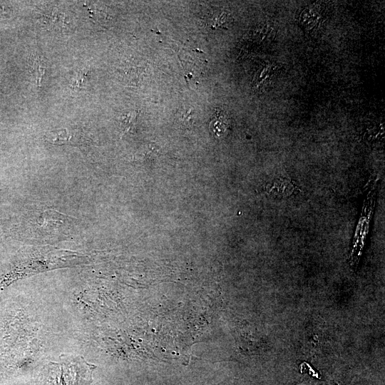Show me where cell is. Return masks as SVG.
I'll return each instance as SVG.
<instances>
[{
    "label": "cell",
    "mask_w": 385,
    "mask_h": 385,
    "mask_svg": "<svg viewBox=\"0 0 385 385\" xmlns=\"http://www.w3.org/2000/svg\"><path fill=\"white\" fill-rule=\"evenodd\" d=\"M95 368L81 357L52 362L48 381L49 385H86Z\"/></svg>",
    "instance_id": "cell-1"
},
{
    "label": "cell",
    "mask_w": 385,
    "mask_h": 385,
    "mask_svg": "<svg viewBox=\"0 0 385 385\" xmlns=\"http://www.w3.org/2000/svg\"><path fill=\"white\" fill-rule=\"evenodd\" d=\"M71 217L55 210L47 209L32 214L29 233L34 238H55L66 235L73 225Z\"/></svg>",
    "instance_id": "cell-2"
},
{
    "label": "cell",
    "mask_w": 385,
    "mask_h": 385,
    "mask_svg": "<svg viewBox=\"0 0 385 385\" xmlns=\"http://www.w3.org/2000/svg\"><path fill=\"white\" fill-rule=\"evenodd\" d=\"M44 138L46 141L54 145L77 144V138L66 128L49 131Z\"/></svg>",
    "instance_id": "cell-3"
},
{
    "label": "cell",
    "mask_w": 385,
    "mask_h": 385,
    "mask_svg": "<svg viewBox=\"0 0 385 385\" xmlns=\"http://www.w3.org/2000/svg\"><path fill=\"white\" fill-rule=\"evenodd\" d=\"M31 67L32 76L35 79L36 86L40 88L48 68L46 61L41 56H34L31 59Z\"/></svg>",
    "instance_id": "cell-4"
},
{
    "label": "cell",
    "mask_w": 385,
    "mask_h": 385,
    "mask_svg": "<svg viewBox=\"0 0 385 385\" xmlns=\"http://www.w3.org/2000/svg\"><path fill=\"white\" fill-rule=\"evenodd\" d=\"M267 190L274 195L287 196L292 193L294 186L289 180L279 178L273 182Z\"/></svg>",
    "instance_id": "cell-5"
},
{
    "label": "cell",
    "mask_w": 385,
    "mask_h": 385,
    "mask_svg": "<svg viewBox=\"0 0 385 385\" xmlns=\"http://www.w3.org/2000/svg\"><path fill=\"white\" fill-rule=\"evenodd\" d=\"M89 73V65L80 70L73 81V83L71 86V89H72L73 91H77L78 89L81 88V86L84 83V81L88 78Z\"/></svg>",
    "instance_id": "cell-6"
},
{
    "label": "cell",
    "mask_w": 385,
    "mask_h": 385,
    "mask_svg": "<svg viewBox=\"0 0 385 385\" xmlns=\"http://www.w3.org/2000/svg\"><path fill=\"white\" fill-rule=\"evenodd\" d=\"M135 118L136 115L134 112H131L125 116V119L123 120L125 130H128L131 128L135 123Z\"/></svg>",
    "instance_id": "cell-7"
}]
</instances>
